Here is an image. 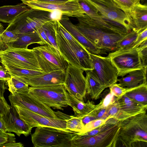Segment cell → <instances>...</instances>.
I'll return each mask as SVG.
<instances>
[{
  "instance_id": "13",
  "label": "cell",
  "mask_w": 147,
  "mask_h": 147,
  "mask_svg": "<svg viewBox=\"0 0 147 147\" xmlns=\"http://www.w3.org/2000/svg\"><path fill=\"white\" fill-rule=\"evenodd\" d=\"M11 105L26 108L31 111L48 117L59 119L57 112L29 93H10L8 97Z\"/></svg>"
},
{
  "instance_id": "32",
  "label": "cell",
  "mask_w": 147,
  "mask_h": 147,
  "mask_svg": "<svg viewBox=\"0 0 147 147\" xmlns=\"http://www.w3.org/2000/svg\"><path fill=\"white\" fill-rule=\"evenodd\" d=\"M55 19L47 22L42 26L52 46L58 49L57 44L55 32L54 28V24Z\"/></svg>"
},
{
  "instance_id": "4",
  "label": "cell",
  "mask_w": 147,
  "mask_h": 147,
  "mask_svg": "<svg viewBox=\"0 0 147 147\" xmlns=\"http://www.w3.org/2000/svg\"><path fill=\"white\" fill-rule=\"evenodd\" d=\"M78 133L48 126L37 127L31 134V140L35 147H72V140Z\"/></svg>"
},
{
  "instance_id": "2",
  "label": "cell",
  "mask_w": 147,
  "mask_h": 147,
  "mask_svg": "<svg viewBox=\"0 0 147 147\" xmlns=\"http://www.w3.org/2000/svg\"><path fill=\"white\" fill-rule=\"evenodd\" d=\"M118 144L122 147L147 146L146 111L120 121Z\"/></svg>"
},
{
  "instance_id": "10",
  "label": "cell",
  "mask_w": 147,
  "mask_h": 147,
  "mask_svg": "<svg viewBox=\"0 0 147 147\" xmlns=\"http://www.w3.org/2000/svg\"><path fill=\"white\" fill-rule=\"evenodd\" d=\"M107 56L117 68L118 76L144 68L136 48L118 49L109 53Z\"/></svg>"
},
{
  "instance_id": "8",
  "label": "cell",
  "mask_w": 147,
  "mask_h": 147,
  "mask_svg": "<svg viewBox=\"0 0 147 147\" xmlns=\"http://www.w3.org/2000/svg\"><path fill=\"white\" fill-rule=\"evenodd\" d=\"M0 63L2 65L42 71L32 49H17L8 46L0 51Z\"/></svg>"
},
{
  "instance_id": "6",
  "label": "cell",
  "mask_w": 147,
  "mask_h": 147,
  "mask_svg": "<svg viewBox=\"0 0 147 147\" xmlns=\"http://www.w3.org/2000/svg\"><path fill=\"white\" fill-rule=\"evenodd\" d=\"M29 93L54 109L63 110L70 105L67 92L64 84L30 87Z\"/></svg>"
},
{
  "instance_id": "24",
  "label": "cell",
  "mask_w": 147,
  "mask_h": 147,
  "mask_svg": "<svg viewBox=\"0 0 147 147\" xmlns=\"http://www.w3.org/2000/svg\"><path fill=\"white\" fill-rule=\"evenodd\" d=\"M18 34L17 39L10 43L7 47L9 46L17 49H27L29 45L34 43L41 45H45L37 31Z\"/></svg>"
},
{
  "instance_id": "20",
  "label": "cell",
  "mask_w": 147,
  "mask_h": 147,
  "mask_svg": "<svg viewBox=\"0 0 147 147\" xmlns=\"http://www.w3.org/2000/svg\"><path fill=\"white\" fill-rule=\"evenodd\" d=\"M131 30L138 33L147 28V6L140 2L136 4L131 11L125 14Z\"/></svg>"
},
{
  "instance_id": "7",
  "label": "cell",
  "mask_w": 147,
  "mask_h": 147,
  "mask_svg": "<svg viewBox=\"0 0 147 147\" xmlns=\"http://www.w3.org/2000/svg\"><path fill=\"white\" fill-rule=\"evenodd\" d=\"M120 128V121L109 128L92 136L78 134L72 142V147H115Z\"/></svg>"
},
{
  "instance_id": "31",
  "label": "cell",
  "mask_w": 147,
  "mask_h": 147,
  "mask_svg": "<svg viewBox=\"0 0 147 147\" xmlns=\"http://www.w3.org/2000/svg\"><path fill=\"white\" fill-rule=\"evenodd\" d=\"M138 34L136 32L131 30L119 42L117 50L131 49V46L137 38Z\"/></svg>"
},
{
  "instance_id": "14",
  "label": "cell",
  "mask_w": 147,
  "mask_h": 147,
  "mask_svg": "<svg viewBox=\"0 0 147 147\" xmlns=\"http://www.w3.org/2000/svg\"><path fill=\"white\" fill-rule=\"evenodd\" d=\"M84 71L69 64L65 70L64 85L69 94L84 101L86 93Z\"/></svg>"
},
{
  "instance_id": "36",
  "label": "cell",
  "mask_w": 147,
  "mask_h": 147,
  "mask_svg": "<svg viewBox=\"0 0 147 147\" xmlns=\"http://www.w3.org/2000/svg\"><path fill=\"white\" fill-rule=\"evenodd\" d=\"M113 0L125 14L129 13L136 4L140 2L138 0Z\"/></svg>"
},
{
  "instance_id": "48",
  "label": "cell",
  "mask_w": 147,
  "mask_h": 147,
  "mask_svg": "<svg viewBox=\"0 0 147 147\" xmlns=\"http://www.w3.org/2000/svg\"><path fill=\"white\" fill-rule=\"evenodd\" d=\"M7 82L0 80V97H3L4 93L7 89Z\"/></svg>"
},
{
  "instance_id": "43",
  "label": "cell",
  "mask_w": 147,
  "mask_h": 147,
  "mask_svg": "<svg viewBox=\"0 0 147 147\" xmlns=\"http://www.w3.org/2000/svg\"><path fill=\"white\" fill-rule=\"evenodd\" d=\"M147 40V28L138 34L137 38L131 48H137L145 40Z\"/></svg>"
},
{
  "instance_id": "33",
  "label": "cell",
  "mask_w": 147,
  "mask_h": 147,
  "mask_svg": "<svg viewBox=\"0 0 147 147\" xmlns=\"http://www.w3.org/2000/svg\"><path fill=\"white\" fill-rule=\"evenodd\" d=\"M107 112L108 119L113 118L120 121L126 119L121 111L116 99L114 102L107 107Z\"/></svg>"
},
{
  "instance_id": "39",
  "label": "cell",
  "mask_w": 147,
  "mask_h": 147,
  "mask_svg": "<svg viewBox=\"0 0 147 147\" xmlns=\"http://www.w3.org/2000/svg\"><path fill=\"white\" fill-rule=\"evenodd\" d=\"M109 88L111 92L117 98L122 96L133 88L123 87L116 83L111 85Z\"/></svg>"
},
{
  "instance_id": "23",
  "label": "cell",
  "mask_w": 147,
  "mask_h": 147,
  "mask_svg": "<svg viewBox=\"0 0 147 147\" xmlns=\"http://www.w3.org/2000/svg\"><path fill=\"white\" fill-rule=\"evenodd\" d=\"M31 8L22 3L15 5L0 7V22L10 24L23 12Z\"/></svg>"
},
{
  "instance_id": "15",
  "label": "cell",
  "mask_w": 147,
  "mask_h": 147,
  "mask_svg": "<svg viewBox=\"0 0 147 147\" xmlns=\"http://www.w3.org/2000/svg\"><path fill=\"white\" fill-rule=\"evenodd\" d=\"M20 118L32 128L42 126L66 129V121L61 118L56 119L44 116L26 108L13 106Z\"/></svg>"
},
{
  "instance_id": "34",
  "label": "cell",
  "mask_w": 147,
  "mask_h": 147,
  "mask_svg": "<svg viewBox=\"0 0 147 147\" xmlns=\"http://www.w3.org/2000/svg\"><path fill=\"white\" fill-rule=\"evenodd\" d=\"M84 13L90 17H97L100 14L97 9L88 0H78Z\"/></svg>"
},
{
  "instance_id": "30",
  "label": "cell",
  "mask_w": 147,
  "mask_h": 147,
  "mask_svg": "<svg viewBox=\"0 0 147 147\" xmlns=\"http://www.w3.org/2000/svg\"><path fill=\"white\" fill-rule=\"evenodd\" d=\"M18 34L12 31L3 29L0 32V51L6 49L9 45L16 40Z\"/></svg>"
},
{
  "instance_id": "46",
  "label": "cell",
  "mask_w": 147,
  "mask_h": 147,
  "mask_svg": "<svg viewBox=\"0 0 147 147\" xmlns=\"http://www.w3.org/2000/svg\"><path fill=\"white\" fill-rule=\"evenodd\" d=\"M37 31L45 42V45L53 46L48 39L42 26L39 28Z\"/></svg>"
},
{
  "instance_id": "11",
  "label": "cell",
  "mask_w": 147,
  "mask_h": 147,
  "mask_svg": "<svg viewBox=\"0 0 147 147\" xmlns=\"http://www.w3.org/2000/svg\"><path fill=\"white\" fill-rule=\"evenodd\" d=\"M31 8L52 12L59 11L64 16L76 18L85 13L80 7L78 0H68L63 3H52L39 0H20Z\"/></svg>"
},
{
  "instance_id": "5",
  "label": "cell",
  "mask_w": 147,
  "mask_h": 147,
  "mask_svg": "<svg viewBox=\"0 0 147 147\" xmlns=\"http://www.w3.org/2000/svg\"><path fill=\"white\" fill-rule=\"evenodd\" d=\"M51 12L30 8L23 12L9 24L5 30L17 34L37 31L52 20Z\"/></svg>"
},
{
  "instance_id": "35",
  "label": "cell",
  "mask_w": 147,
  "mask_h": 147,
  "mask_svg": "<svg viewBox=\"0 0 147 147\" xmlns=\"http://www.w3.org/2000/svg\"><path fill=\"white\" fill-rule=\"evenodd\" d=\"M16 145L14 134L0 131V147H15Z\"/></svg>"
},
{
  "instance_id": "52",
  "label": "cell",
  "mask_w": 147,
  "mask_h": 147,
  "mask_svg": "<svg viewBox=\"0 0 147 147\" xmlns=\"http://www.w3.org/2000/svg\"><path fill=\"white\" fill-rule=\"evenodd\" d=\"M138 0L139 1H141V0Z\"/></svg>"
},
{
  "instance_id": "21",
  "label": "cell",
  "mask_w": 147,
  "mask_h": 147,
  "mask_svg": "<svg viewBox=\"0 0 147 147\" xmlns=\"http://www.w3.org/2000/svg\"><path fill=\"white\" fill-rule=\"evenodd\" d=\"M121 111L126 118L146 112L147 105H145L128 97L125 94L117 98Z\"/></svg>"
},
{
  "instance_id": "28",
  "label": "cell",
  "mask_w": 147,
  "mask_h": 147,
  "mask_svg": "<svg viewBox=\"0 0 147 147\" xmlns=\"http://www.w3.org/2000/svg\"><path fill=\"white\" fill-rule=\"evenodd\" d=\"M60 116L66 121V129L74 132L80 133L82 131L84 125L81 117L74 115L69 116L61 112Z\"/></svg>"
},
{
  "instance_id": "19",
  "label": "cell",
  "mask_w": 147,
  "mask_h": 147,
  "mask_svg": "<svg viewBox=\"0 0 147 147\" xmlns=\"http://www.w3.org/2000/svg\"><path fill=\"white\" fill-rule=\"evenodd\" d=\"M65 70L54 71L21 80L31 87L64 84Z\"/></svg>"
},
{
  "instance_id": "17",
  "label": "cell",
  "mask_w": 147,
  "mask_h": 147,
  "mask_svg": "<svg viewBox=\"0 0 147 147\" xmlns=\"http://www.w3.org/2000/svg\"><path fill=\"white\" fill-rule=\"evenodd\" d=\"M7 132H13L20 136H27L30 134L32 128L20 117L14 107L9 105L5 114L1 117Z\"/></svg>"
},
{
  "instance_id": "12",
  "label": "cell",
  "mask_w": 147,
  "mask_h": 147,
  "mask_svg": "<svg viewBox=\"0 0 147 147\" xmlns=\"http://www.w3.org/2000/svg\"><path fill=\"white\" fill-rule=\"evenodd\" d=\"M92 63L95 73L101 84L105 88L118 82V71L107 56L90 53Z\"/></svg>"
},
{
  "instance_id": "51",
  "label": "cell",
  "mask_w": 147,
  "mask_h": 147,
  "mask_svg": "<svg viewBox=\"0 0 147 147\" xmlns=\"http://www.w3.org/2000/svg\"><path fill=\"white\" fill-rule=\"evenodd\" d=\"M4 29V27L3 25L0 23V32Z\"/></svg>"
},
{
  "instance_id": "45",
  "label": "cell",
  "mask_w": 147,
  "mask_h": 147,
  "mask_svg": "<svg viewBox=\"0 0 147 147\" xmlns=\"http://www.w3.org/2000/svg\"><path fill=\"white\" fill-rule=\"evenodd\" d=\"M9 105L3 97H0V116L3 115L8 109Z\"/></svg>"
},
{
  "instance_id": "3",
  "label": "cell",
  "mask_w": 147,
  "mask_h": 147,
  "mask_svg": "<svg viewBox=\"0 0 147 147\" xmlns=\"http://www.w3.org/2000/svg\"><path fill=\"white\" fill-rule=\"evenodd\" d=\"M54 26L58 49L68 64L85 71L93 70L90 53L80 43H72L65 39L59 31L57 19Z\"/></svg>"
},
{
  "instance_id": "1",
  "label": "cell",
  "mask_w": 147,
  "mask_h": 147,
  "mask_svg": "<svg viewBox=\"0 0 147 147\" xmlns=\"http://www.w3.org/2000/svg\"><path fill=\"white\" fill-rule=\"evenodd\" d=\"M99 14L98 17L92 18L85 14L77 18L78 22L76 25L97 48L106 52L114 51L129 30L124 26Z\"/></svg>"
},
{
  "instance_id": "22",
  "label": "cell",
  "mask_w": 147,
  "mask_h": 147,
  "mask_svg": "<svg viewBox=\"0 0 147 147\" xmlns=\"http://www.w3.org/2000/svg\"><path fill=\"white\" fill-rule=\"evenodd\" d=\"M147 68L132 71L125 76L118 79V84L121 86L128 88H135L142 84H147Z\"/></svg>"
},
{
  "instance_id": "25",
  "label": "cell",
  "mask_w": 147,
  "mask_h": 147,
  "mask_svg": "<svg viewBox=\"0 0 147 147\" xmlns=\"http://www.w3.org/2000/svg\"><path fill=\"white\" fill-rule=\"evenodd\" d=\"M86 72V93L91 98L96 100L99 98L101 93L105 88L101 84L93 70Z\"/></svg>"
},
{
  "instance_id": "44",
  "label": "cell",
  "mask_w": 147,
  "mask_h": 147,
  "mask_svg": "<svg viewBox=\"0 0 147 147\" xmlns=\"http://www.w3.org/2000/svg\"><path fill=\"white\" fill-rule=\"evenodd\" d=\"M11 77L10 74L4 66L0 65V80L7 82Z\"/></svg>"
},
{
  "instance_id": "26",
  "label": "cell",
  "mask_w": 147,
  "mask_h": 147,
  "mask_svg": "<svg viewBox=\"0 0 147 147\" xmlns=\"http://www.w3.org/2000/svg\"><path fill=\"white\" fill-rule=\"evenodd\" d=\"M67 97L70 105L74 112V115L82 117L93 110L96 105L92 101L88 100L85 103L80 100L67 92Z\"/></svg>"
},
{
  "instance_id": "40",
  "label": "cell",
  "mask_w": 147,
  "mask_h": 147,
  "mask_svg": "<svg viewBox=\"0 0 147 147\" xmlns=\"http://www.w3.org/2000/svg\"><path fill=\"white\" fill-rule=\"evenodd\" d=\"M107 120L96 119L92 120L85 125L83 127L82 131L80 133H78V134H83L95 129L102 125Z\"/></svg>"
},
{
  "instance_id": "29",
  "label": "cell",
  "mask_w": 147,
  "mask_h": 147,
  "mask_svg": "<svg viewBox=\"0 0 147 147\" xmlns=\"http://www.w3.org/2000/svg\"><path fill=\"white\" fill-rule=\"evenodd\" d=\"M7 82L8 90L12 94L28 92L29 85L16 78L11 77Z\"/></svg>"
},
{
  "instance_id": "18",
  "label": "cell",
  "mask_w": 147,
  "mask_h": 147,
  "mask_svg": "<svg viewBox=\"0 0 147 147\" xmlns=\"http://www.w3.org/2000/svg\"><path fill=\"white\" fill-rule=\"evenodd\" d=\"M58 20L65 28L90 53L100 55L107 54L106 52L97 48L85 37L77 29L76 25L71 22L68 17L62 15Z\"/></svg>"
},
{
  "instance_id": "27",
  "label": "cell",
  "mask_w": 147,
  "mask_h": 147,
  "mask_svg": "<svg viewBox=\"0 0 147 147\" xmlns=\"http://www.w3.org/2000/svg\"><path fill=\"white\" fill-rule=\"evenodd\" d=\"M125 95L137 102L147 105V84H142L133 88Z\"/></svg>"
},
{
  "instance_id": "41",
  "label": "cell",
  "mask_w": 147,
  "mask_h": 147,
  "mask_svg": "<svg viewBox=\"0 0 147 147\" xmlns=\"http://www.w3.org/2000/svg\"><path fill=\"white\" fill-rule=\"evenodd\" d=\"M57 21L59 31L67 40L72 43H80L62 25L58 19H57Z\"/></svg>"
},
{
  "instance_id": "38",
  "label": "cell",
  "mask_w": 147,
  "mask_h": 147,
  "mask_svg": "<svg viewBox=\"0 0 147 147\" xmlns=\"http://www.w3.org/2000/svg\"><path fill=\"white\" fill-rule=\"evenodd\" d=\"M136 49L144 68L147 67V40L142 42Z\"/></svg>"
},
{
  "instance_id": "16",
  "label": "cell",
  "mask_w": 147,
  "mask_h": 147,
  "mask_svg": "<svg viewBox=\"0 0 147 147\" xmlns=\"http://www.w3.org/2000/svg\"><path fill=\"white\" fill-rule=\"evenodd\" d=\"M88 0L103 17L120 24L131 30L129 27V21L125 13L113 0Z\"/></svg>"
},
{
  "instance_id": "37",
  "label": "cell",
  "mask_w": 147,
  "mask_h": 147,
  "mask_svg": "<svg viewBox=\"0 0 147 147\" xmlns=\"http://www.w3.org/2000/svg\"><path fill=\"white\" fill-rule=\"evenodd\" d=\"M117 98L109 91L105 96L103 97L100 103L96 105L95 108L93 110H97L106 108L114 102Z\"/></svg>"
},
{
  "instance_id": "49",
  "label": "cell",
  "mask_w": 147,
  "mask_h": 147,
  "mask_svg": "<svg viewBox=\"0 0 147 147\" xmlns=\"http://www.w3.org/2000/svg\"><path fill=\"white\" fill-rule=\"evenodd\" d=\"M39 1L47 3H60L65 2L68 0H39Z\"/></svg>"
},
{
  "instance_id": "50",
  "label": "cell",
  "mask_w": 147,
  "mask_h": 147,
  "mask_svg": "<svg viewBox=\"0 0 147 147\" xmlns=\"http://www.w3.org/2000/svg\"><path fill=\"white\" fill-rule=\"evenodd\" d=\"M0 131L7 132L3 121L0 116Z\"/></svg>"
},
{
  "instance_id": "47",
  "label": "cell",
  "mask_w": 147,
  "mask_h": 147,
  "mask_svg": "<svg viewBox=\"0 0 147 147\" xmlns=\"http://www.w3.org/2000/svg\"><path fill=\"white\" fill-rule=\"evenodd\" d=\"M96 119V118L93 116L87 114L82 118V122L84 126L90 121Z\"/></svg>"
},
{
  "instance_id": "42",
  "label": "cell",
  "mask_w": 147,
  "mask_h": 147,
  "mask_svg": "<svg viewBox=\"0 0 147 147\" xmlns=\"http://www.w3.org/2000/svg\"><path fill=\"white\" fill-rule=\"evenodd\" d=\"M88 114L94 117L96 119L106 120L108 119L107 112V107L98 110H93Z\"/></svg>"
},
{
  "instance_id": "9",
  "label": "cell",
  "mask_w": 147,
  "mask_h": 147,
  "mask_svg": "<svg viewBox=\"0 0 147 147\" xmlns=\"http://www.w3.org/2000/svg\"><path fill=\"white\" fill-rule=\"evenodd\" d=\"M32 49L42 71L49 73L67 68V63L59 50L53 46L41 45Z\"/></svg>"
}]
</instances>
